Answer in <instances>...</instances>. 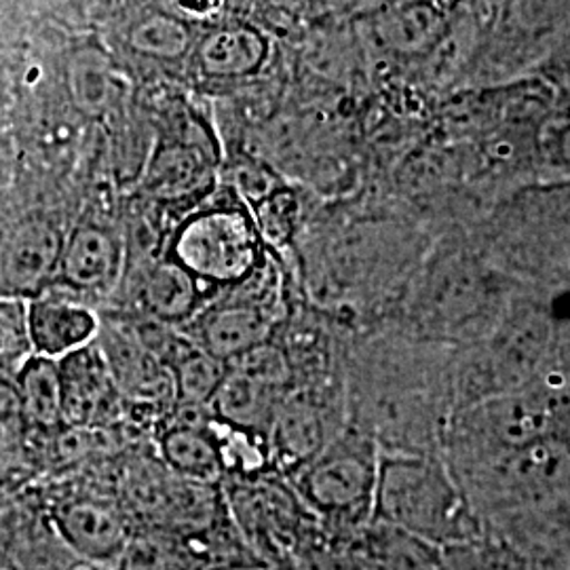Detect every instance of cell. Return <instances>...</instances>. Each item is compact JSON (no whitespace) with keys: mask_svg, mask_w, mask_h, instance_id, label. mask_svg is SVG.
Listing matches in <instances>:
<instances>
[{"mask_svg":"<svg viewBox=\"0 0 570 570\" xmlns=\"http://www.w3.org/2000/svg\"><path fill=\"white\" fill-rule=\"evenodd\" d=\"M376 355L362 372L346 423L366 431L383 452H442L456 410V346L423 341Z\"/></svg>","mask_w":570,"mask_h":570,"instance_id":"obj_1","label":"cell"},{"mask_svg":"<svg viewBox=\"0 0 570 570\" xmlns=\"http://www.w3.org/2000/svg\"><path fill=\"white\" fill-rule=\"evenodd\" d=\"M374 522L446 548L484 532L442 452H383Z\"/></svg>","mask_w":570,"mask_h":570,"instance_id":"obj_2","label":"cell"},{"mask_svg":"<svg viewBox=\"0 0 570 570\" xmlns=\"http://www.w3.org/2000/svg\"><path fill=\"white\" fill-rule=\"evenodd\" d=\"M379 461V444L366 431L346 423L285 478L327 537L348 539L374 518Z\"/></svg>","mask_w":570,"mask_h":570,"instance_id":"obj_3","label":"cell"},{"mask_svg":"<svg viewBox=\"0 0 570 570\" xmlns=\"http://www.w3.org/2000/svg\"><path fill=\"white\" fill-rule=\"evenodd\" d=\"M266 247L249 207L204 205L174 228L164 256L216 296L242 284L265 261Z\"/></svg>","mask_w":570,"mask_h":570,"instance_id":"obj_4","label":"cell"},{"mask_svg":"<svg viewBox=\"0 0 570 570\" xmlns=\"http://www.w3.org/2000/svg\"><path fill=\"white\" fill-rule=\"evenodd\" d=\"M223 490L235 529L266 569L289 567L324 534L287 478L277 471L226 480Z\"/></svg>","mask_w":570,"mask_h":570,"instance_id":"obj_5","label":"cell"},{"mask_svg":"<svg viewBox=\"0 0 570 570\" xmlns=\"http://www.w3.org/2000/svg\"><path fill=\"white\" fill-rule=\"evenodd\" d=\"M282 301V271L268 249L247 279L216 294L180 330L195 345L228 364L273 338L284 313Z\"/></svg>","mask_w":570,"mask_h":570,"instance_id":"obj_6","label":"cell"},{"mask_svg":"<svg viewBox=\"0 0 570 570\" xmlns=\"http://www.w3.org/2000/svg\"><path fill=\"white\" fill-rule=\"evenodd\" d=\"M570 30V0H487V26L471 63L503 75L550 60Z\"/></svg>","mask_w":570,"mask_h":570,"instance_id":"obj_7","label":"cell"},{"mask_svg":"<svg viewBox=\"0 0 570 570\" xmlns=\"http://www.w3.org/2000/svg\"><path fill=\"white\" fill-rule=\"evenodd\" d=\"M47 513L70 550L112 569L136 530L115 489V461L112 473L66 490L47 505Z\"/></svg>","mask_w":570,"mask_h":570,"instance_id":"obj_8","label":"cell"},{"mask_svg":"<svg viewBox=\"0 0 570 570\" xmlns=\"http://www.w3.org/2000/svg\"><path fill=\"white\" fill-rule=\"evenodd\" d=\"M66 235L42 216L26 218L0 239V298L32 301L60 277Z\"/></svg>","mask_w":570,"mask_h":570,"instance_id":"obj_9","label":"cell"},{"mask_svg":"<svg viewBox=\"0 0 570 570\" xmlns=\"http://www.w3.org/2000/svg\"><path fill=\"white\" fill-rule=\"evenodd\" d=\"M63 425L121 428L125 402L98 338L58 360Z\"/></svg>","mask_w":570,"mask_h":570,"instance_id":"obj_10","label":"cell"},{"mask_svg":"<svg viewBox=\"0 0 570 570\" xmlns=\"http://www.w3.org/2000/svg\"><path fill=\"white\" fill-rule=\"evenodd\" d=\"M153 449L165 468L184 480L205 487L225 484V461L207 407H171L153 435Z\"/></svg>","mask_w":570,"mask_h":570,"instance_id":"obj_11","label":"cell"},{"mask_svg":"<svg viewBox=\"0 0 570 570\" xmlns=\"http://www.w3.org/2000/svg\"><path fill=\"white\" fill-rule=\"evenodd\" d=\"M125 275V249L115 230L81 223L66 235L58 284L79 298L110 296Z\"/></svg>","mask_w":570,"mask_h":570,"instance_id":"obj_12","label":"cell"},{"mask_svg":"<svg viewBox=\"0 0 570 570\" xmlns=\"http://www.w3.org/2000/svg\"><path fill=\"white\" fill-rule=\"evenodd\" d=\"M450 20L428 0H395L364 16H355L372 47L397 60L428 58L446 37Z\"/></svg>","mask_w":570,"mask_h":570,"instance_id":"obj_13","label":"cell"},{"mask_svg":"<svg viewBox=\"0 0 570 570\" xmlns=\"http://www.w3.org/2000/svg\"><path fill=\"white\" fill-rule=\"evenodd\" d=\"M345 425L334 423L322 404L308 393L287 389L266 433L271 468L282 475H289L324 449Z\"/></svg>","mask_w":570,"mask_h":570,"instance_id":"obj_14","label":"cell"},{"mask_svg":"<svg viewBox=\"0 0 570 570\" xmlns=\"http://www.w3.org/2000/svg\"><path fill=\"white\" fill-rule=\"evenodd\" d=\"M26 320L32 351L53 360L91 345L102 327V317L60 285L26 301Z\"/></svg>","mask_w":570,"mask_h":570,"instance_id":"obj_15","label":"cell"},{"mask_svg":"<svg viewBox=\"0 0 570 570\" xmlns=\"http://www.w3.org/2000/svg\"><path fill=\"white\" fill-rule=\"evenodd\" d=\"M214 296L188 271L167 256L140 268L131 284V317H142L164 326L188 324Z\"/></svg>","mask_w":570,"mask_h":570,"instance_id":"obj_16","label":"cell"},{"mask_svg":"<svg viewBox=\"0 0 570 570\" xmlns=\"http://www.w3.org/2000/svg\"><path fill=\"white\" fill-rule=\"evenodd\" d=\"M190 60L209 81H239L265 68L271 60V41L252 23H220L197 35Z\"/></svg>","mask_w":570,"mask_h":570,"instance_id":"obj_17","label":"cell"},{"mask_svg":"<svg viewBox=\"0 0 570 570\" xmlns=\"http://www.w3.org/2000/svg\"><path fill=\"white\" fill-rule=\"evenodd\" d=\"M81 556L53 527L47 510L18 511L0 527V570H72Z\"/></svg>","mask_w":570,"mask_h":570,"instance_id":"obj_18","label":"cell"},{"mask_svg":"<svg viewBox=\"0 0 570 570\" xmlns=\"http://www.w3.org/2000/svg\"><path fill=\"white\" fill-rule=\"evenodd\" d=\"M287 389L235 364H226L225 379L209 400L212 419L228 428L244 429L266 438L275 410Z\"/></svg>","mask_w":570,"mask_h":570,"instance_id":"obj_19","label":"cell"},{"mask_svg":"<svg viewBox=\"0 0 570 570\" xmlns=\"http://www.w3.org/2000/svg\"><path fill=\"white\" fill-rule=\"evenodd\" d=\"M214 171L216 159L205 144L193 138H171L155 150L144 174V186L159 199L178 202L209 190Z\"/></svg>","mask_w":570,"mask_h":570,"instance_id":"obj_20","label":"cell"},{"mask_svg":"<svg viewBox=\"0 0 570 570\" xmlns=\"http://www.w3.org/2000/svg\"><path fill=\"white\" fill-rule=\"evenodd\" d=\"M66 85L82 115L104 117L125 98L129 79L119 60L102 45L85 42L68 56Z\"/></svg>","mask_w":570,"mask_h":570,"instance_id":"obj_21","label":"cell"},{"mask_svg":"<svg viewBox=\"0 0 570 570\" xmlns=\"http://www.w3.org/2000/svg\"><path fill=\"white\" fill-rule=\"evenodd\" d=\"M21 410L30 433L49 435L63 425L60 364L53 357L32 353L13 374Z\"/></svg>","mask_w":570,"mask_h":570,"instance_id":"obj_22","label":"cell"},{"mask_svg":"<svg viewBox=\"0 0 570 570\" xmlns=\"http://www.w3.org/2000/svg\"><path fill=\"white\" fill-rule=\"evenodd\" d=\"M125 47L144 60L183 61L190 58L197 32L183 13L148 9L127 23Z\"/></svg>","mask_w":570,"mask_h":570,"instance_id":"obj_23","label":"cell"},{"mask_svg":"<svg viewBox=\"0 0 570 570\" xmlns=\"http://www.w3.org/2000/svg\"><path fill=\"white\" fill-rule=\"evenodd\" d=\"M165 366L174 379V406L207 407L226 372L223 360L195 345L183 330L165 357Z\"/></svg>","mask_w":570,"mask_h":570,"instance_id":"obj_24","label":"cell"},{"mask_svg":"<svg viewBox=\"0 0 570 570\" xmlns=\"http://www.w3.org/2000/svg\"><path fill=\"white\" fill-rule=\"evenodd\" d=\"M115 570H205L195 550L176 534L136 527Z\"/></svg>","mask_w":570,"mask_h":570,"instance_id":"obj_25","label":"cell"},{"mask_svg":"<svg viewBox=\"0 0 570 570\" xmlns=\"http://www.w3.org/2000/svg\"><path fill=\"white\" fill-rule=\"evenodd\" d=\"M442 570H530V560L489 530L442 548Z\"/></svg>","mask_w":570,"mask_h":570,"instance_id":"obj_26","label":"cell"},{"mask_svg":"<svg viewBox=\"0 0 570 570\" xmlns=\"http://www.w3.org/2000/svg\"><path fill=\"white\" fill-rule=\"evenodd\" d=\"M249 212L268 249L284 247L296 235L301 204L296 193L284 183L273 188L261 202L249 205Z\"/></svg>","mask_w":570,"mask_h":570,"instance_id":"obj_27","label":"cell"},{"mask_svg":"<svg viewBox=\"0 0 570 570\" xmlns=\"http://www.w3.org/2000/svg\"><path fill=\"white\" fill-rule=\"evenodd\" d=\"M32 353L26 301L0 298V374H16Z\"/></svg>","mask_w":570,"mask_h":570,"instance_id":"obj_28","label":"cell"},{"mask_svg":"<svg viewBox=\"0 0 570 570\" xmlns=\"http://www.w3.org/2000/svg\"><path fill=\"white\" fill-rule=\"evenodd\" d=\"M28 435L30 429L21 410L18 387L11 376L0 374V452H16Z\"/></svg>","mask_w":570,"mask_h":570,"instance_id":"obj_29","label":"cell"},{"mask_svg":"<svg viewBox=\"0 0 570 570\" xmlns=\"http://www.w3.org/2000/svg\"><path fill=\"white\" fill-rule=\"evenodd\" d=\"M235 188L245 199L247 207L261 202L273 188L279 186V178L258 161H245L235 169Z\"/></svg>","mask_w":570,"mask_h":570,"instance_id":"obj_30","label":"cell"},{"mask_svg":"<svg viewBox=\"0 0 570 570\" xmlns=\"http://www.w3.org/2000/svg\"><path fill=\"white\" fill-rule=\"evenodd\" d=\"M174 4L178 7V11L183 13L184 18L207 20L223 11L226 0H174Z\"/></svg>","mask_w":570,"mask_h":570,"instance_id":"obj_31","label":"cell"},{"mask_svg":"<svg viewBox=\"0 0 570 570\" xmlns=\"http://www.w3.org/2000/svg\"><path fill=\"white\" fill-rule=\"evenodd\" d=\"M530 570H570V543L534 558L530 562Z\"/></svg>","mask_w":570,"mask_h":570,"instance_id":"obj_32","label":"cell"},{"mask_svg":"<svg viewBox=\"0 0 570 570\" xmlns=\"http://www.w3.org/2000/svg\"><path fill=\"white\" fill-rule=\"evenodd\" d=\"M391 2H395V0H353V4L348 7V11H351V16L355 18V16L370 13V11H374V9H381V7L391 4Z\"/></svg>","mask_w":570,"mask_h":570,"instance_id":"obj_33","label":"cell"},{"mask_svg":"<svg viewBox=\"0 0 570 570\" xmlns=\"http://www.w3.org/2000/svg\"><path fill=\"white\" fill-rule=\"evenodd\" d=\"M338 2H341V4H345L346 9L353 4V0H338Z\"/></svg>","mask_w":570,"mask_h":570,"instance_id":"obj_34","label":"cell"}]
</instances>
